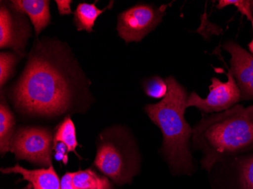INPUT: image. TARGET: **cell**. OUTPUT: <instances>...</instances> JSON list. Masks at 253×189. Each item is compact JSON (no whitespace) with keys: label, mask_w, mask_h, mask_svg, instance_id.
<instances>
[{"label":"cell","mask_w":253,"mask_h":189,"mask_svg":"<svg viewBox=\"0 0 253 189\" xmlns=\"http://www.w3.org/2000/svg\"><path fill=\"white\" fill-rule=\"evenodd\" d=\"M86 83L65 45L43 39L34 42L26 67L10 93L22 112L57 116L89 93Z\"/></svg>","instance_id":"1"},{"label":"cell","mask_w":253,"mask_h":189,"mask_svg":"<svg viewBox=\"0 0 253 189\" xmlns=\"http://www.w3.org/2000/svg\"><path fill=\"white\" fill-rule=\"evenodd\" d=\"M191 146L203 153L201 167L210 173L220 162L253 152V105L203 114L193 128Z\"/></svg>","instance_id":"2"},{"label":"cell","mask_w":253,"mask_h":189,"mask_svg":"<svg viewBox=\"0 0 253 189\" xmlns=\"http://www.w3.org/2000/svg\"><path fill=\"white\" fill-rule=\"evenodd\" d=\"M168 93L164 99L144 107L149 119L163 133V155L175 174L191 175L195 170L191 145L193 128L186 120L187 89L174 77L166 78Z\"/></svg>","instance_id":"3"},{"label":"cell","mask_w":253,"mask_h":189,"mask_svg":"<svg viewBox=\"0 0 253 189\" xmlns=\"http://www.w3.org/2000/svg\"><path fill=\"white\" fill-rule=\"evenodd\" d=\"M96 168L118 185L130 183L140 168V155L131 136L122 127L101 137L94 161Z\"/></svg>","instance_id":"4"},{"label":"cell","mask_w":253,"mask_h":189,"mask_svg":"<svg viewBox=\"0 0 253 189\" xmlns=\"http://www.w3.org/2000/svg\"><path fill=\"white\" fill-rule=\"evenodd\" d=\"M53 139L49 129L27 126L15 132L10 143V151L18 160H25L43 167H50Z\"/></svg>","instance_id":"5"},{"label":"cell","mask_w":253,"mask_h":189,"mask_svg":"<svg viewBox=\"0 0 253 189\" xmlns=\"http://www.w3.org/2000/svg\"><path fill=\"white\" fill-rule=\"evenodd\" d=\"M168 6L139 3L122 11L118 17L119 37L126 43L140 42L162 22Z\"/></svg>","instance_id":"6"},{"label":"cell","mask_w":253,"mask_h":189,"mask_svg":"<svg viewBox=\"0 0 253 189\" xmlns=\"http://www.w3.org/2000/svg\"><path fill=\"white\" fill-rule=\"evenodd\" d=\"M227 76L224 82L213 76L209 86L210 92L206 98L200 97L194 91L192 92L187 97V107L197 108L202 114L208 115L224 112L237 105L241 101L240 89L228 69Z\"/></svg>","instance_id":"7"},{"label":"cell","mask_w":253,"mask_h":189,"mask_svg":"<svg viewBox=\"0 0 253 189\" xmlns=\"http://www.w3.org/2000/svg\"><path fill=\"white\" fill-rule=\"evenodd\" d=\"M31 35V27L25 14L2 5L0 9L1 49L11 48L21 56L22 54L24 55L27 41Z\"/></svg>","instance_id":"8"},{"label":"cell","mask_w":253,"mask_h":189,"mask_svg":"<svg viewBox=\"0 0 253 189\" xmlns=\"http://www.w3.org/2000/svg\"><path fill=\"white\" fill-rule=\"evenodd\" d=\"M222 49L231 55L230 68L240 89L241 101L253 102V54L234 40H227Z\"/></svg>","instance_id":"9"},{"label":"cell","mask_w":253,"mask_h":189,"mask_svg":"<svg viewBox=\"0 0 253 189\" xmlns=\"http://www.w3.org/2000/svg\"><path fill=\"white\" fill-rule=\"evenodd\" d=\"M214 167L230 178L231 189H253V152L226 159Z\"/></svg>","instance_id":"10"},{"label":"cell","mask_w":253,"mask_h":189,"mask_svg":"<svg viewBox=\"0 0 253 189\" xmlns=\"http://www.w3.org/2000/svg\"><path fill=\"white\" fill-rule=\"evenodd\" d=\"M1 172L4 174L21 175L24 180L31 183L33 189H61V180L52 165L45 169L27 170L16 164L12 167L2 168Z\"/></svg>","instance_id":"11"},{"label":"cell","mask_w":253,"mask_h":189,"mask_svg":"<svg viewBox=\"0 0 253 189\" xmlns=\"http://www.w3.org/2000/svg\"><path fill=\"white\" fill-rule=\"evenodd\" d=\"M12 8L29 16L37 36L50 23L49 1L46 0H12Z\"/></svg>","instance_id":"12"},{"label":"cell","mask_w":253,"mask_h":189,"mask_svg":"<svg viewBox=\"0 0 253 189\" xmlns=\"http://www.w3.org/2000/svg\"><path fill=\"white\" fill-rule=\"evenodd\" d=\"M110 7L111 5L101 10L96 6V3L82 2L78 4L74 16V22L77 30L79 31H86L88 33L92 32L98 17Z\"/></svg>","instance_id":"13"},{"label":"cell","mask_w":253,"mask_h":189,"mask_svg":"<svg viewBox=\"0 0 253 189\" xmlns=\"http://www.w3.org/2000/svg\"><path fill=\"white\" fill-rule=\"evenodd\" d=\"M15 116L2 98L0 105V152L2 154L10 151V143L15 134Z\"/></svg>","instance_id":"14"},{"label":"cell","mask_w":253,"mask_h":189,"mask_svg":"<svg viewBox=\"0 0 253 189\" xmlns=\"http://www.w3.org/2000/svg\"><path fill=\"white\" fill-rule=\"evenodd\" d=\"M73 185L75 189H105L112 188L109 179L105 176H99L91 169L74 173Z\"/></svg>","instance_id":"15"},{"label":"cell","mask_w":253,"mask_h":189,"mask_svg":"<svg viewBox=\"0 0 253 189\" xmlns=\"http://www.w3.org/2000/svg\"><path fill=\"white\" fill-rule=\"evenodd\" d=\"M58 143H63L68 147V152H75L78 146L76 129L73 121L69 116L64 119L63 121L58 126L53 139V146Z\"/></svg>","instance_id":"16"},{"label":"cell","mask_w":253,"mask_h":189,"mask_svg":"<svg viewBox=\"0 0 253 189\" xmlns=\"http://www.w3.org/2000/svg\"><path fill=\"white\" fill-rule=\"evenodd\" d=\"M143 88L146 96L156 99H164L169 90L166 79L159 76H153L145 79Z\"/></svg>","instance_id":"17"},{"label":"cell","mask_w":253,"mask_h":189,"mask_svg":"<svg viewBox=\"0 0 253 189\" xmlns=\"http://www.w3.org/2000/svg\"><path fill=\"white\" fill-rule=\"evenodd\" d=\"M229 5H234L241 14L250 20L253 31V0H221L216 5L217 9H222ZM250 52L253 54V38L249 45Z\"/></svg>","instance_id":"18"},{"label":"cell","mask_w":253,"mask_h":189,"mask_svg":"<svg viewBox=\"0 0 253 189\" xmlns=\"http://www.w3.org/2000/svg\"><path fill=\"white\" fill-rule=\"evenodd\" d=\"M18 56L11 52H1L0 54V86L1 88L13 75Z\"/></svg>","instance_id":"19"},{"label":"cell","mask_w":253,"mask_h":189,"mask_svg":"<svg viewBox=\"0 0 253 189\" xmlns=\"http://www.w3.org/2000/svg\"><path fill=\"white\" fill-rule=\"evenodd\" d=\"M53 150H55V158L58 161L63 162L64 164L68 163V149L66 145L63 143H58L53 146Z\"/></svg>","instance_id":"20"},{"label":"cell","mask_w":253,"mask_h":189,"mask_svg":"<svg viewBox=\"0 0 253 189\" xmlns=\"http://www.w3.org/2000/svg\"><path fill=\"white\" fill-rule=\"evenodd\" d=\"M55 2H56L59 14L61 15H71L72 13V9H71L72 1L71 0H64V1L56 0Z\"/></svg>","instance_id":"21"},{"label":"cell","mask_w":253,"mask_h":189,"mask_svg":"<svg viewBox=\"0 0 253 189\" xmlns=\"http://www.w3.org/2000/svg\"><path fill=\"white\" fill-rule=\"evenodd\" d=\"M74 173H67L61 180V189H75L73 185Z\"/></svg>","instance_id":"22"},{"label":"cell","mask_w":253,"mask_h":189,"mask_svg":"<svg viewBox=\"0 0 253 189\" xmlns=\"http://www.w3.org/2000/svg\"><path fill=\"white\" fill-rule=\"evenodd\" d=\"M112 189V188H111V189Z\"/></svg>","instance_id":"23"}]
</instances>
